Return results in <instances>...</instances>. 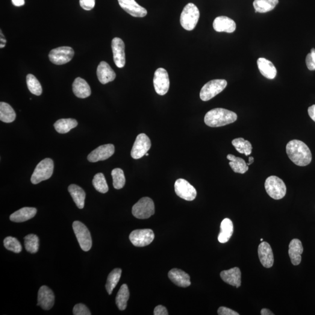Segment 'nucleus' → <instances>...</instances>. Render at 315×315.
Masks as SVG:
<instances>
[{
	"instance_id": "obj_1",
	"label": "nucleus",
	"mask_w": 315,
	"mask_h": 315,
	"mask_svg": "<svg viewBox=\"0 0 315 315\" xmlns=\"http://www.w3.org/2000/svg\"><path fill=\"white\" fill-rule=\"evenodd\" d=\"M286 152L288 157L294 164L299 167L308 166L311 163V150L302 141L293 140L287 144Z\"/></svg>"
},
{
	"instance_id": "obj_2",
	"label": "nucleus",
	"mask_w": 315,
	"mask_h": 315,
	"mask_svg": "<svg viewBox=\"0 0 315 315\" xmlns=\"http://www.w3.org/2000/svg\"><path fill=\"white\" fill-rule=\"evenodd\" d=\"M237 114L234 111L222 108L214 109L208 111L204 117L206 125L211 128H219L234 123L237 120Z\"/></svg>"
},
{
	"instance_id": "obj_3",
	"label": "nucleus",
	"mask_w": 315,
	"mask_h": 315,
	"mask_svg": "<svg viewBox=\"0 0 315 315\" xmlns=\"http://www.w3.org/2000/svg\"><path fill=\"white\" fill-rule=\"evenodd\" d=\"M200 11L193 3H189L184 8L181 16V24L187 31H192L198 23Z\"/></svg>"
},
{
	"instance_id": "obj_4",
	"label": "nucleus",
	"mask_w": 315,
	"mask_h": 315,
	"mask_svg": "<svg viewBox=\"0 0 315 315\" xmlns=\"http://www.w3.org/2000/svg\"><path fill=\"white\" fill-rule=\"evenodd\" d=\"M54 163L51 158H46L40 161L35 168L32 175L31 181L32 184L37 185L40 182L48 180L54 173Z\"/></svg>"
},
{
	"instance_id": "obj_5",
	"label": "nucleus",
	"mask_w": 315,
	"mask_h": 315,
	"mask_svg": "<svg viewBox=\"0 0 315 315\" xmlns=\"http://www.w3.org/2000/svg\"><path fill=\"white\" fill-rule=\"evenodd\" d=\"M264 186L267 193L273 199L280 200L286 194V186L278 176H269L265 182Z\"/></svg>"
},
{
	"instance_id": "obj_6",
	"label": "nucleus",
	"mask_w": 315,
	"mask_h": 315,
	"mask_svg": "<svg viewBox=\"0 0 315 315\" xmlns=\"http://www.w3.org/2000/svg\"><path fill=\"white\" fill-rule=\"evenodd\" d=\"M227 86V82L225 79H213L206 83L202 88L200 93V99L203 101H210L222 93Z\"/></svg>"
},
{
	"instance_id": "obj_7",
	"label": "nucleus",
	"mask_w": 315,
	"mask_h": 315,
	"mask_svg": "<svg viewBox=\"0 0 315 315\" xmlns=\"http://www.w3.org/2000/svg\"><path fill=\"white\" fill-rule=\"evenodd\" d=\"M155 205L154 202L149 197H143L133 205L132 214L138 219H147L154 215Z\"/></svg>"
},
{
	"instance_id": "obj_8",
	"label": "nucleus",
	"mask_w": 315,
	"mask_h": 315,
	"mask_svg": "<svg viewBox=\"0 0 315 315\" xmlns=\"http://www.w3.org/2000/svg\"><path fill=\"white\" fill-rule=\"evenodd\" d=\"M74 232L78 241L79 246L85 252L89 251L92 247V238L87 226L78 221L73 223Z\"/></svg>"
},
{
	"instance_id": "obj_9",
	"label": "nucleus",
	"mask_w": 315,
	"mask_h": 315,
	"mask_svg": "<svg viewBox=\"0 0 315 315\" xmlns=\"http://www.w3.org/2000/svg\"><path fill=\"white\" fill-rule=\"evenodd\" d=\"M154 232L150 229H136L131 232L129 236L132 245L136 247L148 246L154 241Z\"/></svg>"
},
{
	"instance_id": "obj_10",
	"label": "nucleus",
	"mask_w": 315,
	"mask_h": 315,
	"mask_svg": "<svg viewBox=\"0 0 315 315\" xmlns=\"http://www.w3.org/2000/svg\"><path fill=\"white\" fill-rule=\"evenodd\" d=\"M74 52L69 46L60 47L52 50L49 57L52 63L62 65L70 62L73 59Z\"/></svg>"
},
{
	"instance_id": "obj_11",
	"label": "nucleus",
	"mask_w": 315,
	"mask_h": 315,
	"mask_svg": "<svg viewBox=\"0 0 315 315\" xmlns=\"http://www.w3.org/2000/svg\"><path fill=\"white\" fill-rule=\"evenodd\" d=\"M151 147V140L146 134H138L131 149V157L134 160H138L143 157L149 151Z\"/></svg>"
},
{
	"instance_id": "obj_12",
	"label": "nucleus",
	"mask_w": 315,
	"mask_h": 315,
	"mask_svg": "<svg viewBox=\"0 0 315 315\" xmlns=\"http://www.w3.org/2000/svg\"><path fill=\"white\" fill-rule=\"evenodd\" d=\"M154 86L155 92L163 96L168 92L170 81L168 73L163 68H159L155 71L154 77Z\"/></svg>"
},
{
	"instance_id": "obj_13",
	"label": "nucleus",
	"mask_w": 315,
	"mask_h": 315,
	"mask_svg": "<svg viewBox=\"0 0 315 315\" xmlns=\"http://www.w3.org/2000/svg\"><path fill=\"white\" fill-rule=\"evenodd\" d=\"M175 191L179 197L186 201H193L197 196L195 188L184 179H179L175 182Z\"/></svg>"
},
{
	"instance_id": "obj_14",
	"label": "nucleus",
	"mask_w": 315,
	"mask_h": 315,
	"mask_svg": "<svg viewBox=\"0 0 315 315\" xmlns=\"http://www.w3.org/2000/svg\"><path fill=\"white\" fill-rule=\"evenodd\" d=\"M115 148L113 144H108L99 146L88 155V160L91 163L105 161L114 154Z\"/></svg>"
},
{
	"instance_id": "obj_15",
	"label": "nucleus",
	"mask_w": 315,
	"mask_h": 315,
	"mask_svg": "<svg viewBox=\"0 0 315 315\" xmlns=\"http://www.w3.org/2000/svg\"><path fill=\"white\" fill-rule=\"evenodd\" d=\"M111 49H112L114 62L116 66L120 69L124 67L126 64L124 42L119 37H114L111 41Z\"/></svg>"
},
{
	"instance_id": "obj_16",
	"label": "nucleus",
	"mask_w": 315,
	"mask_h": 315,
	"mask_svg": "<svg viewBox=\"0 0 315 315\" xmlns=\"http://www.w3.org/2000/svg\"><path fill=\"white\" fill-rule=\"evenodd\" d=\"M55 295L48 287L43 285L38 291L37 305L44 310H50L54 307Z\"/></svg>"
},
{
	"instance_id": "obj_17",
	"label": "nucleus",
	"mask_w": 315,
	"mask_h": 315,
	"mask_svg": "<svg viewBox=\"0 0 315 315\" xmlns=\"http://www.w3.org/2000/svg\"><path fill=\"white\" fill-rule=\"evenodd\" d=\"M118 2L120 7L132 17L143 18L147 16L146 9L141 7L135 0H118Z\"/></svg>"
},
{
	"instance_id": "obj_18",
	"label": "nucleus",
	"mask_w": 315,
	"mask_h": 315,
	"mask_svg": "<svg viewBox=\"0 0 315 315\" xmlns=\"http://www.w3.org/2000/svg\"><path fill=\"white\" fill-rule=\"evenodd\" d=\"M259 260L264 267L270 268L273 266L274 255L272 248L266 242H262L259 246Z\"/></svg>"
},
{
	"instance_id": "obj_19",
	"label": "nucleus",
	"mask_w": 315,
	"mask_h": 315,
	"mask_svg": "<svg viewBox=\"0 0 315 315\" xmlns=\"http://www.w3.org/2000/svg\"><path fill=\"white\" fill-rule=\"evenodd\" d=\"M236 27V23L234 20L225 16L218 17L213 22L214 30L218 32L232 33L235 31Z\"/></svg>"
},
{
	"instance_id": "obj_20",
	"label": "nucleus",
	"mask_w": 315,
	"mask_h": 315,
	"mask_svg": "<svg viewBox=\"0 0 315 315\" xmlns=\"http://www.w3.org/2000/svg\"><path fill=\"white\" fill-rule=\"evenodd\" d=\"M96 74L99 81L102 84H107L114 81L116 76L113 70L105 61H101L99 63L97 68Z\"/></svg>"
},
{
	"instance_id": "obj_21",
	"label": "nucleus",
	"mask_w": 315,
	"mask_h": 315,
	"mask_svg": "<svg viewBox=\"0 0 315 315\" xmlns=\"http://www.w3.org/2000/svg\"><path fill=\"white\" fill-rule=\"evenodd\" d=\"M220 276L223 281L232 286L239 288L241 285V272L238 267L223 270L221 272Z\"/></svg>"
},
{
	"instance_id": "obj_22",
	"label": "nucleus",
	"mask_w": 315,
	"mask_h": 315,
	"mask_svg": "<svg viewBox=\"0 0 315 315\" xmlns=\"http://www.w3.org/2000/svg\"><path fill=\"white\" fill-rule=\"evenodd\" d=\"M168 277L170 280L179 287L185 288L190 286L191 284L190 276L182 270H170Z\"/></svg>"
},
{
	"instance_id": "obj_23",
	"label": "nucleus",
	"mask_w": 315,
	"mask_h": 315,
	"mask_svg": "<svg viewBox=\"0 0 315 315\" xmlns=\"http://www.w3.org/2000/svg\"><path fill=\"white\" fill-rule=\"evenodd\" d=\"M303 251H304V248L301 241L298 239H294L291 241L288 254H289L291 263L294 266H297L301 263Z\"/></svg>"
},
{
	"instance_id": "obj_24",
	"label": "nucleus",
	"mask_w": 315,
	"mask_h": 315,
	"mask_svg": "<svg viewBox=\"0 0 315 315\" xmlns=\"http://www.w3.org/2000/svg\"><path fill=\"white\" fill-rule=\"evenodd\" d=\"M74 95L79 98H86L91 94V88L88 82L80 77L76 78L73 84Z\"/></svg>"
},
{
	"instance_id": "obj_25",
	"label": "nucleus",
	"mask_w": 315,
	"mask_h": 315,
	"mask_svg": "<svg viewBox=\"0 0 315 315\" xmlns=\"http://www.w3.org/2000/svg\"><path fill=\"white\" fill-rule=\"evenodd\" d=\"M37 213V208L33 207H23L19 209L10 216L11 222H25L32 219Z\"/></svg>"
},
{
	"instance_id": "obj_26",
	"label": "nucleus",
	"mask_w": 315,
	"mask_h": 315,
	"mask_svg": "<svg viewBox=\"0 0 315 315\" xmlns=\"http://www.w3.org/2000/svg\"><path fill=\"white\" fill-rule=\"evenodd\" d=\"M258 66L260 73L264 77L273 79L277 75L276 68L270 61L266 58H259L258 60Z\"/></svg>"
},
{
	"instance_id": "obj_27",
	"label": "nucleus",
	"mask_w": 315,
	"mask_h": 315,
	"mask_svg": "<svg viewBox=\"0 0 315 315\" xmlns=\"http://www.w3.org/2000/svg\"><path fill=\"white\" fill-rule=\"evenodd\" d=\"M220 232L218 240L222 243L228 242L234 232V225L232 221L229 219L223 220L220 226Z\"/></svg>"
},
{
	"instance_id": "obj_28",
	"label": "nucleus",
	"mask_w": 315,
	"mask_h": 315,
	"mask_svg": "<svg viewBox=\"0 0 315 315\" xmlns=\"http://www.w3.org/2000/svg\"><path fill=\"white\" fill-rule=\"evenodd\" d=\"M70 195L72 196L74 202L79 209L84 207L85 197L86 194L81 187L76 185H71L68 188Z\"/></svg>"
},
{
	"instance_id": "obj_29",
	"label": "nucleus",
	"mask_w": 315,
	"mask_h": 315,
	"mask_svg": "<svg viewBox=\"0 0 315 315\" xmlns=\"http://www.w3.org/2000/svg\"><path fill=\"white\" fill-rule=\"evenodd\" d=\"M227 159L230 161L229 165L234 172L243 174L248 171L249 167L242 158L235 157L234 155L229 154L227 155Z\"/></svg>"
},
{
	"instance_id": "obj_30",
	"label": "nucleus",
	"mask_w": 315,
	"mask_h": 315,
	"mask_svg": "<svg viewBox=\"0 0 315 315\" xmlns=\"http://www.w3.org/2000/svg\"><path fill=\"white\" fill-rule=\"evenodd\" d=\"M278 2V0H255L253 4L256 13H266L274 10Z\"/></svg>"
},
{
	"instance_id": "obj_31",
	"label": "nucleus",
	"mask_w": 315,
	"mask_h": 315,
	"mask_svg": "<svg viewBox=\"0 0 315 315\" xmlns=\"http://www.w3.org/2000/svg\"><path fill=\"white\" fill-rule=\"evenodd\" d=\"M78 122L73 119H62L58 120L54 124V127L58 133L66 134L71 130L76 128Z\"/></svg>"
},
{
	"instance_id": "obj_32",
	"label": "nucleus",
	"mask_w": 315,
	"mask_h": 315,
	"mask_svg": "<svg viewBox=\"0 0 315 315\" xmlns=\"http://www.w3.org/2000/svg\"><path fill=\"white\" fill-rule=\"evenodd\" d=\"M16 113L13 108L7 103H0V120L4 123H12L16 120Z\"/></svg>"
},
{
	"instance_id": "obj_33",
	"label": "nucleus",
	"mask_w": 315,
	"mask_h": 315,
	"mask_svg": "<svg viewBox=\"0 0 315 315\" xmlns=\"http://www.w3.org/2000/svg\"><path fill=\"white\" fill-rule=\"evenodd\" d=\"M129 296L130 293L128 285L123 284L116 297V305L119 310L124 311L126 310Z\"/></svg>"
},
{
	"instance_id": "obj_34",
	"label": "nucleus",
	"mask_w": 315,
	"mask_h": 315,
	"mask_svg": "<svg viewBox=\"0 0 315 315\" xmlns=\"http://www.w3.org/2000/svg\"><path fill=\"white\" fill-rule=\"evenodd\" d=\"M232 144L237 151L241 153V154H245L246 156H248L252 154V146L251 143L243 138H235L232 141Z\"/></svg>"
},
{
	"instance_id": "obj_35",
	"label": "nucleus",
	"mask_w": 315,
	"mask_h": 315,
	"mask_svg": "<svg viewBox=\"0 0 315 315\" xmlns=\"http://www.w3.org/2000/svg\"><path fill=\"white\" fill-rule=\"evenodd\" d=\"M121 275L122 270L120 269H114L109 275L107 284H106V289H107V292L110 295L112 293L114 288L118 283Z\"/></svg>"
},
{
	"instance_id": "obj_36",
	"label": "nucleus",
	"mask_w": 315,
	"mask_h": 315,
	"mask_svg": "<svg viewBox=\"0 0 315 315\" xmlns=\"http://www.w3.org/2000/svg\"><path fill=\"white\" fill-rule=\"evenodd\" d=\"M24 245L28 252L36 253L39 248V238L36 235L29 234L24 238Z\"/></svg>"
},
{
	"instance_id": "obj_37",
	"label": "nucleus",
	"mask_w": 315,
	"mask_h": 315,
	"mask_svg": "<svg viewBox=\"0 0 315 315\" xmlns=\"http://www.w3.org/2000/svg\"><path fill=\"white\" fill-rule=\"evenodd\" d=\"M26 84L29 91L37 96H40L42 93V88L37 79L34 75L29 74L26 76Z\"/></svg>"
},
{
	"instance_id": "obj_38",
	"label": "nucleus",
	"mask_w": 315,
	"mask_h": 315,
	"mask_svg": "<svg viewBox=\"0 0 315 315\" xmlns=\"http://www.w3.org/2000/svg\"><path fill=\"white\" fill-rule=\"evenodd\" d=\"M113 178V185L114 189L119 190L125 186L126 179L124 172L122 169H114L111 173Z\"/></svg>"
},
{
	"instance_id": "obj_39",
	"label": "nucleus",
	"mask_w": 315,
	"mask_h": 315,
	"mask_svg": "<svg viewBox=\"0 0 315 315\" xmlns=\"http://www.w3.org/2000/svg\"><path fill=\"white\" fill-rule=\"evenodd\" d=\"M93 184L95 189L101 193H107L109 190L108 185L105 176L102 173H97L94 176Z\"/></svg>"
},
{
	"instance_id": "obj_40",
	"label": "nucleus",
	"mask_w": 315,
	"mask_h": 315,
	"mask_svg": "<svg viewBox=\"0 0 315 315\" xmlns=\"http://www.w3.org/2000/svg\"><path fill=\"white\" fill-rule=\"evenodd\" d=\"M4 245L6 249L11 252L19 253L21 252L22 248L19 240L16 238L8 237L4 240Z\"/></svg>"
},
{
	"instance_id": "obj_41",
	"label": "nucleus",
	"mask_w": 315,
	"mask_h": 315,
	"mask_svg": "<svg viewBox=\"0 0 315 315\" xmlns=\"http://www.w3.org/2000/svg\"><path fill=\"white\" fill-rule=\"evenodd\" d=\"M306 64L309 70H315V49H312L310 54L307 55L306 57Z\"/></svg>"
},
{
	"instance_id": "obj_42",
	"label": "nucleus",
	"mask_w": 315,
	"mask_h": 315,
	"mask_svg": "<svg viewBox=\"0 0 315 315\" xmlns=\"http://www.w3.org/2000/svg\"><path fill=\"white\" fill-rule=\"evenodd\" d=\"M73 314L74 315H91V313L86 306L82 304H78L75 305L74 307Z\"/></svg>"
},
{
	"instance_id": "obj_43",
	"label": "nucleus",
	"mask_w": 315,
	"mask_h": 315,
	"mask_svg": "<svg viewBox=\"0 0 315 315\" xmlns=\"http://www.w3.org/2000/svg\"><path fill=\"white\" fill-rule=\"evenodd\" d=\"M81 7L86 11H90L95 7V0H79Z\"/></svg>"
},
{
	"instance_id": "obj_44",
	"label": "nucleus",
	"mask_w": 315,
	"mask_h": 315,
	"mask_svg": "<svg viewBox=\"0 0 315 315\" xmlns=\"http://www.w3.org/2000/svg\"><path fill=\"white\" fill-rule=\"evenodd\" d=\"M218 314L219 315H239L240 314L231 309L224 307H221L218 310Z\"/></svg>"
},
{
	"instance_id": "obj_45",
	"label": "nucleus",
	"mask_w": 315,
	"mask_h": 315,
	"mask_svg": "<svg viewBox=\"0 0 315 315\" xmlns=\"http://www.w3.org/2000/svg\"><path fill=\"white\" fill-rule=\"evenodd\" d=\"M154 314L155 315H167V308L163 305H158L157 307H155Z\"/></svg>"
},
{
	"instance_id": "obj_46",
	"label": "nucleus",
	"mask_w": 315,
	"mask_h": 315,
	"mask_svg": "<svg viewBox=\"0 0 315 315\" xmlns=\"http://www.w3.org/2000/svg\"><path fill=\"white\" fill-rule=\"evenodd\" d=\"M308 114L311 118L315 122V105L308 108Z\"/></svg>"
},
{
	"instance_id": "obj_47",
	"label": "nucleus",
	"mask_w": 315,
	"mask_h": 315,
	"mask_svg": "<svg viewBox=\"0 0 315 315\" xmlns=\"http://www.w3.org/2000/svg\"><path fill=\"white\" fill-rule=\"evenodd\" d=\"M12 2L16 7H20L25 4V0H12Z\"/></svg>"
},
{
	"instance_id": "obj_48",
	"label": "nucleus",
	"mask_w": 315,
	"mask_h": 315,
	"mask_svg": "<svg viewBox=\"0 0 315 315\" xmlns=\"http://www.w3.org/2000/svg\"><path fill=\"white\" fill-rule=\"evenodd\" d=\"M260 314L261 315H274V314L272 311H270V310H268V309L266 308H263L262 309L260 312Z\"/></svg>"
},
{
	"instance_id": "obj_49",
	"label": "nucleus",
	"mask_w": 315,
	"mask_h": 315,
	"mask_svg": "<svg viewBox=\"0 0 315 315\" xmlns=\"http://www.w3.org/2000/svg\"><path fill=\"white\" fill-rule=\"evenodd\" d=\"M1 44H0V48H4L6 43H7V40H6L5 38L4 37V35L2 34V31H1Z\"/></svg>"
},
{
	"instance_id": "obj_50",
	"label": "nucleus",
	"mask_w": 315,
	"mask_h": 315,
	"mask_svg": "<svg viewBox=\"0 0 315 315\" xmlns=\"http://www.w3.org/2000/svg\"><path fill=\"white\" fill-rule=\"evenodd\" d=\"M253 162H254V158L251 157L249 158V163L247 164L248 166H250V165H251L253 164Z\"/></svg>"
},
{
	"instance_id": "obj_51",
	"label": "nucleus",
	"mask_w": 315,
	"mask_h": 315,
	"mask_svg": "<svg viewBox=\"0 0 315 315\" xmlns=\"http://www.w3.org/2000/svg\"><path fill=\"white\" fill-rule=\"evenodd\" d=\"M146 156H148V155H149V154H148V153H146Z\"/></svg>"
},
{
	"instance_id": "obj_52",
	"label": "nucleus",
	"mask_w": 315,
	"mask_h": 315,
	"mask_svg": "<svg viewBox=\"0 0 315 315\" xmlns=\"http://www.w3.org/2000/svg\"><path fill=\"white\" fill-rule=\"evenodd\" d=\"M260 241H261V242H263V239H260Z\"/></svg>"
}]
</instances>
